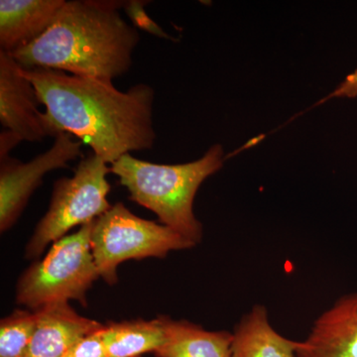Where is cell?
<instances>
[{"label":"cell","mask_w":357,"mask_h":357,"mask_svg":"<svg viewBox=\"0 0 357 357\" xmlns=\"http://www.w3.org/2000/svg\"><path fill=\"white\" fill-rule=\"evenodd\" d=\"M53 130L69 133L112 165L126 154L153 148L154 89L137 84L128 91L112 79L75 76L60 70L23 69Z\"/></svg>","instance_id":"6da1fadb"},{"label":"cell","mask_w":357,"mask_h":357,"mask_svg":"<svg viewBox=\"0 0 357 357\" xmlns=\"http://www.w3.org/2000/svg\"><path fill=\"white\" fill-rule=\"evenodd\" d=\"M124 2L66 0L50 27L10 53L23 69H48L81 77L114 79L132 66L140 36L121 17ZM9 54V53H8Z\"/></svg>","instance_id":"7a4b0ae2"},{"label":"cell","mask_w":357,"mask_h":357,"mask_svg":"<svg viewBox=\"0 0 357 357\" xmlns=\"http://www.w3.org/2000/svg\"><path fill=\"white\" fill-rule=\"evenodd\" d=\"M222 163V148L215 145L202 158L177 165L151 163L126 154L110 165V173L128 190L131 201L153 211L162 225L197 245L203 238V225L194 213L195 197Z\"/></svg>","instance_id":"3957f363"},{"label":"cell","mask_w":357,"mask_h":357,"mask_svg":"<svg viewBox=\"0 0 357 357\" xmlns=\"http://www.w3.org/2000/svg\"><path fill=\"white\" fill-rule=\"evenodd\" d=\"M95 220L59 239L43 259L23 272L16 288L18 304L32 312L70 300L88 306L86 293L100 277L91 245Z\"/></svg>","instance_id":"277c9868"},{"label":"cell","mask_w":357,"mask_h":357,"mask_svg":"<svg viewBox=\"0 0 357 357\" xmlns=\"http://www.w3.org/2000/svg\"><path fill=\"white\" fill-rule=\"evenodd\" d=\"M91 245L100 277L114 285L122 262L165 258L170 251L185 250L196 244L166 225L137 217L123 204L117 203L95 220Z\"/></svg>","instance_id":"5b68a950"},{"label":"cell","mask_w":357,"mask_h":357,"mask_svg":"<svg viewBox=\"0 0 357 357\" xmlns=\"http://www.w3.org/2000/svg\"><path fill=\"white\" fill-rule=\"evenodd\" d=\"M109 164L95 154L79 162L70 178L54 184L50 206L26 248L27 259H38L50 243L63 238L73 227L93 222L112 208L107 196Z\"/></svg>","instance_id":"8992f818"},{"label":"cell","mask_w":357,"mask_h":357,"mask_svg":"<svg viewBox=\"0 0 357 357\" xmlns=\"http://www.w3.org/2000/svg\"><path fill=\"white\" fill-rule=\"evenodd\" d=\"M83 142L73 140L69 133L60 132L50 149L28 163L10 157H0V230L6 231L17 222L44 176L83 156Z\"/></svg>","instance_id":"52a82bcc"},{"label":"cell","mask_w":357,"mask_h":357,"mask_svg":"<svg viewBox=\"0 0 357 357\" xmlns=\"http://www.w3.org/2000/svg\"><path fill=\"white\" fill-rule=\"evenodd\" d=\"M39 96L22 67L10 54L0 51V121L21 140L40 142L57 133L40 110Z\"/></svg>","instance_id":"ba28073f"},{"label":"cell","mask_w":357,"mask_h":357,"mask_svg":"<svg viewBox=\"0 0 357 357\" xmlns=\"http://www.w3.org/2000/svg\"><path fill=\"white\" fill-rule=\"evenodd\" d=\"M297 357H357V293L344 296L314 321Z\"/></svg>","instance_id":"9c48e42d"},{"label":"cell","mask_w":357,"mask_h":357,"mask_svg":"<svg viewBox=\"0 0 357 357\" xmlns=\"http://www.w3.org/2000/svg\"><path fill=\"white\" fill-rule=\"evenodd\" d=\"M35 312L36 328L24 357H62L82 338L105 326L77 314L69 302L47 305Z\"/></svg>","instance_id":"30bf717a"},{"label":"cell","mask_w":357,"mask_h":357,"mask_svg":"<svg viewBox=\"0 0 357 357\" xmlns=\"http://www.w3.org/2000/svg\"><path fill=\"white\" fill-rule=\"evenodd\" d=\"M66 0H1L0 48L13 53L39 38L49 27Z\"/></svg>","instance_id":"8fae6325"},{"label":"cell","mask_w":357,"mask_h":357,"mask_svg":"<svg viewBox=\"0 0 357 357\" xmlns=\"http://www.w3.org/2000/svg\"><path fill=\"white\" fill-rule=\"evenodd\" d=\"M166 342L155 357H232V333L206 331L185 319L161 316Z\"/></svg>","instance_id":"7c38bea8"},{"label":"cell","mask_w":357,"mask_h":357,"mask_svg":"<svg viewBox=\"0 0 357 357\" xmlns=\"http://www.w3.org/2000/svg\"><path fill=\"white\" fill-rule=\"evenodd\" d=\"M232 335V357H297L298 342L282 337L272 328L262 305L244 314Z\"/></svg>","instance_id":"4fadbf2b"},{"label":"cell","mask_w":357,"mask_h":357,"mask_svg":"<svg viewBox=\"0 0 357 357\" xmlns=\"http://www.w3.org/2000/svg\"><path fill=\"white\" fill-rule=\"evenodd\" d=\"M103 344L107 357H141L155 354L166 342L161 316L154 319L112 321L103 326Z\"/></svg>","instance_id":"5bb4252c"},{"label":"cell","mask_w":357,"mask_h":357,"mask_svg":"<svg viewBox=\"0 0 357 357\" xmlns=\"http://www.w3.org/2000/svg\"><path fill=\"white\" fill-rule=\"evenodd\" d=\"M37 325L36 312L15 310L0 321V357H24Z\"/></svg>","instance_id":"9a60e30c"},{"label":"cell","mask_w":357,"mask_h":357,"mask_svg":"<svg viewBox=\"0 0 357 357\" xmlns=\"http://www.w3.org/2000/svg\"><path fill=\"white\" fill-rule=\"evenodd\" d=\"M149 3V1H144V0H129V1L124 2L123 10L129 18V20L132 23L133 27L136 29L142 30V31L150 33L154 36L159 37V38L174 40L173 37L167 34L162 27L158 24L149 15H148L145 6Z\"/></svg>","instance_id":"2e32d148"},{"label":"cell","mask_w":357,"mask_h":357,"mask_svg":"<svg viewBox=\"0 0 357 357\" xmlns=\"http://www.w3.org/2000/svg\"><path fill=\"white\" fill-rule=\"evenodd\" d=\"M102 328L82 338L62 357H107L102 340Z\"/></svg>","instance_id":"e0dca14e"},{"label":"cell","mask_w":357,"mask_h":357,"mask_svg":"<svg viewBox=\"0 0 357 357\" xmlns=\"http://www.w3.org/2000/svg\"><path fill=\"white\" fill-rule=\"evenodd\" d=\"M335 96H337V98H342V96L356 98L357 96V70L347 76L344 83L340 84L331 95V98H335Z\"/></svg>","instance_id":"ac0fdd59"},{"label":"cell","mask_w":357,"mask_h":357,"mask_svg":"<svg viewBox=\"0 0 357 357\" xmlns=\"http://www.w3.org/2000/svg\"><path fill=\"white\" fill-rule=\"evenodd\" d=\"M22 142L20 136L9 130L0 133V157L9 156L11 150Z\"/></svg>","instance_id":"d6986e66"}]
</instances>
